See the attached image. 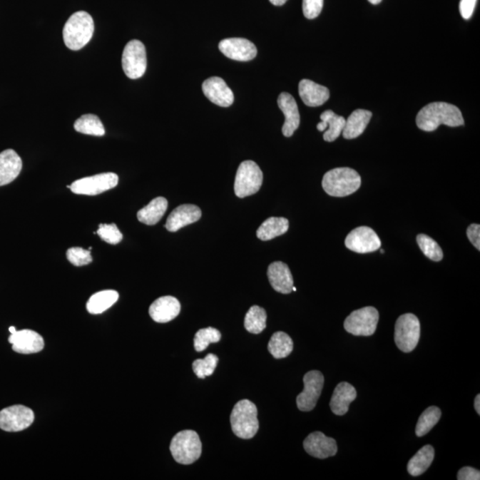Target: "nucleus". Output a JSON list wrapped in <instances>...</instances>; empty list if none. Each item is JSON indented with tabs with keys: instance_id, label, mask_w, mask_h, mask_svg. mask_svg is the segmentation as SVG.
Masks as SVG:
<instances>
[{
	"instance_id": "nucleus-1",
	"label": "nucleus",
	"mask_w": 480,
	"mask_h": 480,
	"mask_svg": "<svg viewBox=\"0 0 480 480\" xmlns=\"http://www.w3.org/2000/svg\"><path fill=\"white\" fill-rule=\"evenodd\" d=\"M417 125L422 131H435L440 125L456 128L464 125L463 114L453 104L432 103L422 108L417 116Z\"/></svg>"
},
{
	"instance_id": "nucleus-2",
	"label": "nucleus",
	"mask_w": 480,
	"mask_h": 480,
	"mask_svg": "<svg viewBox=\"0 0 480 480\" xmlns=\"http://www.w3.org/2000/svg\"><path fill=\"white\" fill-rule=\"evenodd\" d=\"M95 24L91 16L85 11L72 14L63 28V41L68 48L78 51L91 41Z\"/></svg>"
},
{
	"instance_id": "nucleus-3",
	"label": "nucleus",
	"mask_w": 480,
	"mask_h": 480,
	"mask_svg": "<svg viewBox=\"0 0 480 480\" xmlns=\"http://www.w3.org/2000/svg\"><path fill=\"white\" fill-rule=\"evenodd\" d=\"M361 186L359 173L349 168L332 169L325 174L322 187L332 197L342 198L356 193Z\"/></svg>"
},
{
	"instance_id": "nucleus-4",
	"label": "nucleus",
	"mask_w": 480,
	"mask_h": 480,
	"mask_svg": "<svg viewBox=\"0 0 480 480\" xmlns=\"http://www.w3.org/2000/svg\"><path fill=\"white\" fill-rule=\"evenodd\" d=\"M257 409L250 400L243 399L233 407L230 424L234 434L243 439L254 438L259 429Z\"/></svg>"
},
{
	"instance_id": "nucleus-5",
	"label": "nucleus",
	"mask_w": 480,
	"mask_h": 480,
	"mask_svg": "<svg viewBox=\"0 0 480 480\" xmlns=\"http://www.w3.org/2000/svg\"><path fill=\"white\" fill-rule=\"evenodd\" d=\"M170 451L176 463L188 465L200 459L202 444L198 433L194 431L180 432L173 438Z\"/></svg>"
},
{
	"instance_id": "nucleus-6",
	"label": "nucleus",
	"mask_w": 480,
	"mask_h": 480,
	"mask_svg": "<svg viewBox=\"0 0 480 480\" xmlns=\"http://www.w3.org/2000/svg\"><path fill=\"white\" fill-rule=\"evenodd\" d=\"M420 321L414 314H404L397 320L394 339L400 351L406 353L413 352L420 340Z\"/></svg>"
},
{
	"instance_id": "nucleus-7",
	"label": "nucleus",
	"mask_w": 480,
	"mask_h": 480,
	"mask_svg": "<svg viewBox=\"0 0 480 480\" xmlns=\"http://www.w3.org/2000/svg\"><path fill=\"white\" fill-rule=\"evenodd\" d=\"M263 175L255 162L245 160L238 168L234 190L237 197L243 198L257 193L261 189Z\"/></svg>"
},
{
	"instance_id": "nucleus-8",
	"label": "nucleus",
	"mask_w": 480,
	"mask_h": 480,
	"mask_svg": "<svg viewBox=\"0 0 480 480\" xmlns=\"http://www.w3.org/2000/svg\"><path fill=\"white\" fill-rule=\"evenodd\" d=\"M379 321L378 310L374 307L354 310L344 321V328L348 333L356 337H370L377 330Z\"/></svg>"
},
{
	"instance_id": "nucleus-9",
	"label": "nucleus",
	"mask_w": 480,
	"mask_h": 480,
	"mask_svg": "<svg viewBox=\"0 0 480 480\" xmlns=\"http://www.w3.org/2000/svg\"><path fill=\"white\" fill-rule=\"evenodd\" d=\"M122 67L129 78L143 77L147 68L145 46L142 42L133 39L126 44L122 56Z\"/></svg>"
},
{
	"instance_id": "nucleus-10",
	"label": "nucleus",
	"mask_w": 480,
	"mask_h": 480,
	"mask_svg": "<svg viewBox=\"0 0 480 480\" xmlns=\"http://www.w3.org/2000/svg\"><path fill=\"white\" fill-rule=\"evenodd\" d=\"M118 183V176L114 173L89 176L75 180L71 185L67 186L72 193L78 195L96 196L106 191L113 189Z\"/></svg>"
},
{
	"instance_id": "nucleus-11",
	"label": "nucleus",
	"mask_w": 480,
	"mask_h": 480,
	"mask_svg": "<svg viewBox=\"0 0 480 480\" xmlns=\"http://www.w3.org/2000/svg\"><path fill=\"white\" fill-rule=\"evenodd\" d=\"M325 378L321 372L312 370L303 377L305 389L297 396V404L299 410L309 412L315 409L324 387Z\"/></svg>"
},
{
	"instance_id": "nucleus-12",
	"label": "nucleus",
	"mask_w": 480,
	"mask_h": 480,
	"mask_svg": "<svg viewBox=\"0 0 480 480\" xmlns=\"http://www.w3.org/2000/svg\"><path fill=\"white\" fill-rule=\"evenodd\" d=\"M34 413L27 407L16 405L0 411V429L17 432L30 427L34 422Z\"/></svg>"
},
{
	"instance_id": "nucleus-13",
	"label": "nucleus",
	"mask_w": 480,
	"mask_h": 480,
	"mask_svg": "<svg viewBox=\"0 0 480 480\" xmlns=\"http://www.w3.org/2000/svg\"><path fill=\"white\" fill-rule=\"evenodd\" d=\"M381 240L373 229L361 226L353 230L346 237V247L358 254H367L381 247Z\"/></svg>"
},
{
	"instance_id": "nucleus-14",
	"label": "nucleus",
	"mask_w": 480,
	"mask_h": 480,
	"mask_svg": "<svg viewBox=\"0 0 480 480\" xmlns=\"http://www.w3.org/2000/svg\"><path fill=\"white\" fill-rule=\"evenodd\" d=\"M219 49L226 57L235 61H251L257 55L254 43L241 38L223 39L220 42Z\"/></svg>"
},
{
	"instance_id": "nucleus-15",
	"label": "nucleus",
	"mask_w": 480,
	"mask_h": 480,
	"mask_svg": "<svg viewBox=\"0 0 480 480\" xmlns=\"http://www.w3.org/2000/svg\"><path fill=\"white\" fill-rule=\"evenodd\" d=\"M303 447L310 456L319 459L335 456L337 453V441L320 432L310 433L303 441Z\"/></svg>"
},
{
	"instance_id": "nucleus-16",
	"label": "nucleus",
	"mask_w": 480,
	"mask_h": 480,
	"mask_svg": "<svg viewBox=\"0 0 480 480\" xmlns=\"http://www.w3.org/2000/svg\"><path fill=\"white\" fill-rule=\"evenodd\" d=\"M202 90H203L205 96H207V98L216 106L230 107L234 102L232 89L221 78L212 77L207 79L202 85Z\"/></svg>"
},
{
	"instance_id": "nucleus-17",
	"label": "nucleus",
	"mask_w": 480,
	"mask_h": 480,
	"mask_svg": "<svg viewBox=\"0 0 480 480\" xmlns=\"http://www.w3.org/2000/svg\"><path fill=\"white\" fill-rule=\"evenodd\" d=\"M9 342L14 352L21 354H32L41 352L44 348V340L37 332L24 330L11 334Z\"/></svg>"
},
{
	"instance_id": "nucleus-18",
	"label": "nucleus",
	"mask_w": 480,
	"mask_h": 480,
	"mask_svg": "<svg viewBox=\"0 0 480 480\" xmlns=\"http://www.w3.org/2000/svg\"><path fill=\"white\" fill-rule=\"evenodd\" d=\"M200 208L195 205H180L168 216L165 229L170 233L178 232L191 223H196L201 218Z\"/></svg>"
},
{
	"instance_id": "nucleus-19",
	"label": "nucleus",
	"mask_w": 480,
	"mask_h": 480,
	"mask_svg": "<svg viewBox=\"0 0 480 480\" xmlns=\"http://www.w3.org/2000/svg\"><path fill=\"white\" fill-rule=\"evenodd\" d=\"M277 106L286 118L282 128L283 135L291 137L300 126V113L297 103L290 93H281L277 98Z\"/></svg>"
},
{
	"instance_id": "nucleus-20",
	"label": "nucleus",
	"mask_w": 480,
	"mask_h": 480,
	"mask_svg": "<svg viewBox=\"0 0 480 480\" xmlns=\"http://www.w3.org/2000/svg\"><path fill=\"white\" fill-rule=\"evenodd\" d=\"M268 279L274 290L287 295L294 287L293 276L290 267L282 262H274L268 268Z\"/></svg>"
},
{
	"instance_id": "nucleus-21",
	"label": "nucleus",
	"mask_w": 480,
	"mask_h": 480,
	"mask_svg": "<svg viewBox=\"0 0 480 480\" xmlns=\"http://www.w3.org/2000/svg\"><path fill=\"white\" fill-rule=\"evenodd\" d=\"M180 312V305L178 299L163 297L157 299L150 305L149 313L151 319L158 323H168L175 319Z\"/></svg>"
},
{
	"instance_id": "nucleus-22",
	"label": "nucleus",
	"mask_w": 480,
	"mask_h": 480,
	"mask_svg": "<svg viewBox=\"0 0 480 480\" xmlns=\"http://www.w3.org/2000/svg\"><path fill=\"white\" fill-rule=\"evenodd\" d=\"M23 168L21 158L14 150L0 153V187L14 182Z\"/></svg>"
},
{
	"instance_id": "nucleus-23",
	"label": "nucleus",
	"mask_w": 480,
	"mask_h": 480,
	"mask_svg": "<svg viewBox=\"0 0 480 480\" xmlns=\"http://www.w3.org/2000/svg\"><path fill=\"white\" fill-rule=\"evenodd\" d=\"M299 95L302 102L309 107H319L327 102L330 97V90L310 79H302L299 83Z\"/></svg>"
},
{
	"instance_id": "nucleus-24",
	"label": "nucleus",
	"mask_w": 480,
	"mask_h": 480,
	"mask_svg": "<svg viewBox=\"0 0 480 480\" xmlns=\"http://www.w3.org/2000/svg\"><path fill=\"white\" fill-rule=\"evenodd\" d=\"M357 398L356 389L349 382H340L335 389L330 402L332 412L337 416H344L348 412L349 405Z\"/></svg>"
},
{
	"instance_id": "nucleus-25",
	"label": "nucleus",
	"mask_w": 480,
	"mask_h": 480,
	"mask_svg": "<svg viewBox=\"0 0 480 480\" xmlns=\"http://www.w3.org/2000/svg\"><path fill=\"white\" fill-rule=\"evenodd\" d=\"M320 120L321 122L317 125V130L320 132H324L328 128L323 136V138L326 142H334V141L341 136L345 126V118L339 116L333 111L328 110L324 111L320 115Z\"/></svg>"
},
{
	"instance_id": "nucleus-26",
	"label": "nucleus",
	"mask_w": 480,
	"mask_h": 480,
	"mask_svg": "<svg viewBox=\"0 0 480 480\" xmlns=\"http://www.w3.org/2000/svg\"><path fill=\"white\" fill-rule=\"evenodd\" d=\"M372 113L367 110H356L346 120L342 136L345 139L352 140L362 135L370 122Z\"/></svg>"
},
{
	"instance_id": "nucleus-27",
	"label": "nucleus",
	"mask_w": 480,
	"mask_h": 480,
	"mask_svg": "<svg viewBox=\"0 0 480 480\" xmlns=\"http://www.w3.org/2000/svg\"><path fill=\"white\" fill-rule=\"evenodd\" d=\"M168 202L163 197H158L151 200L145 208L141 209L137 213V218L139 222L147 225H157L167 212Z\"/></svg>"
},
{
	"instance_id": "nucleus-28",
	"label": "nucleus",
	"mask_w": 480,
	"mask_h": 480,
	"mask_svg": "<svg viewBox=\"0 0 480 480\" xmlns=\"http://www.w3.org/2000/svg\"><path fill=\"white\" fill-rule=\"evenodd\" d=\"M290 228V222L284 218H270L259 227L256 235L259 240L267 241L283 235Z\"/></svg>"
},
{
	"instance_id": "nucleus-29",
	"label": "nucleus",
	"mask_w": 480,
	"mask_h": 480,
	"mask_svg": "<svg viewBox=\"0 0 480 480\" xmlns=\"http://www.w3.org/2000/svg\"><path fill=\"white\" fill-rule=\"evenodd\" d=\"M435 451L431 445L424 446L411 458L407 464V471L414 477L424 474L434 460Z\"/></svg>"
},
{
	"instance_id": "nucleus-30",
	"label": "nucleus",
	"mask_w": 480,
	"mask_h": 480,
	"mask_svg": "<svg viewBox=\"0 0 480 480\" xmlns=\"http://www.w3.org/2000/svg\"><path fill=\"white\" fill-rule=\"evenodd\" d=\"M118 293L115 290H104L98 292L91 297H90L88 303H86V310L91 314H101L118 300Z\"/></svg>"
},
{
	"instance_id": "nucleus-31",
	"label": "nucleus",
	"mask_w": 480,
	"mask_h": 480,
	"mask_svg": "<svg viewBox=\"0 0 480 480\" xmlns=\"http://www.w3.org/2000/svg\"><path fill=\"white\" fill-rule=\"evenodd\" d=\"M294 342L290 335L284 332H277L270 338L268 349L274 358L277 359L287 358L293 352Z\"/></svg>"
},
{
	"instance_id": "nucleus-32",
	"label": "nucleus",
	"mask_w": 480,
	"mask_h": 480,
	"mask_svg": "<svg viewBox=\"0 0 480 480\" xmlns=\"http://www.w3.org/2000/svg\"><path fill=\"white\" fill-rule=\"evenodd\" d=\"M74 128L76 131L84 133V135L95 136L106 135V129H104L102 121L93 114L83 115L75 122Z\"/></svg>"
},
{
	"instance_id": "nucleus-33",
	"label": "nucleus",
	"mask_w": 480,
	"mask_h": 480,
	"mask_svg": "<svg viewBox=\"0 0 480 480\" xmlns=\"http://www.w3.org/2000/svg\"><path fill=\"white\" fill-rule=\"evenodd\" d=\"M267 313L262 307L254 305L249 309L245 317V328L249 333H262L266 327Z\"/></svg>"
},
{
	"instance_id": "nucleus-34",
	"label": "nucleus",
	"mask_w": 480,
	"mask_h": 480,
	"mask_svg": "<svg viewBox=\"0 0 480 480\" xmlns=\"http://www.w3.org/2000/svg\"><path fill=\"white\" fill-rule=\"evenodd\" d=\"M441 410L436 407H429L421 414L417 422L416 434L422 436L428 434L432 428L438 424L441 417Z\"/></svg>"
},
{
	"instance_id": "nucleus-35",
	"label": "nucleus",
	"mask_w": 480,
	"mask_h": 480,
	"mask_svg": "<svg viewBox=\"0 0 480 480\" xmlns=\"http://www.w3.org/2000/svg\"><path fill=\"white\" fill-rule=\"evenodd\" d=\"M221 340V333L214 327L198 330L194 337V348L198 352L205 351L208 346Z\"/></svg>"
},
{
	"instance_id": "nucleus-36",
	"label": "nucleus",
	"mask_w": 480,
	"mask_h": 480,
	"mask_svg": "<svg viewBox=\"0 0 480 480\" xmlns=\"http://www.w3.org/2000/svg\"><path fill=\"white\" fill-rule=\"evenodd\" d=\"M418 245L426 257L431 259L432 261L439 262L443 259V251L441 247L431 237L425 234H419L417 238Z\"/></svg>"
},
{
	"instance_id": "nucleus-37",
	"label": "nucleus",
	"mask_w": 480,
	"mask_h": 480,
	"mask_svg": "<svg viewBox=\"0 0 480 480\" xmlns=\"http://www.w3.org/2000/svg\"><path fill=\"white\" fill-rule=\"evenodd\" d=\"M218 361V357L214 354H208L203 359L195 360L193 364V372L198 378L204 379L214 374Z\"/></svg>"
},
{
	"instance_id": "nucleus-38",
	"label": "nucleus",
	"mask_w": 480,
	"mask_h": 480,
	"mask_svg": "<svg viewBox=\"0 0 480 480\" xmlns=\"http://www.w3.org/2000/svg\"><path fill=\"white\" fill-rule=\"evenodd\" d=\"M96 233L98 234L101 239L111 245H117L123 239L121 230L118 229L117 225H114V223H111V225H100Z\"/></svg>"
},
{
	"instance_id": "nucleus-39",
	"label": "nucleus",
	"mask_w": 480,
	"mask_h": 480,
	"mask_svg": "<svg viewBox=\"0 0 480 480\" xmlns=\"http://www.w3.org/2000/svg\"><path fill=\"white\" fill-rule=\"evenodd\" d=\"M68 261L77 267L89 265L93 261L91 251L85 250L82 247H71L67 251Z\"/></svg>"
},
{
	"instance_id": "nucleus-40",
	"label": "nucleus",
	"mask_w": 480,
	"mask_h": 480,
	"mask_svg": "<svg viewBox=\"0 0 480 480\" xmlns=\"http://www.w3.org/2000/svg\"><path fill=\"white\" fill-rule=\"evenodd\" d=\"M324 0H302L303 14L307 19H315L322 11Z\"/></svg>"
},
{
	"instance_id": "nucleus-41",
	"label": "nucleus",
	"mask_w": 480,
	"mask_h": 480,
	"mask_svg": "<svg viewBox=\"0 0 480 480\" xmlns=\"http://www.w3.org/2000/svg\"><path fill=\"white\" fill-rule=\"evenodd\" d=\"M476 3H477V0H461L459 6L460 13L465 20H469L472 16Z\"/></svg>"
},
{
	"instance_id": "nucleus-42",
	"label": "nucleus",
	"mask_w": 480,
	"mask_h": 480,
	"mask_svg": "<svg viewBox=\"0 0 480 480\" xmlns=\"http://www.w3.org/2000/svg\"><path fill=\"white\" fill-rule=\"evenodd\" d=\"M467 237L471 244L474 245L478 250H480V225L477 223H474L468 227Z\"/></svg>"
},
{
	"instance_id": "nucleus-43",
	"label": "nucleus",
	"mask_w": 480,
	"mask_h": 480,
	"mask_svg": "<svg viewBox=\"0 0 480 480\" xmlns=\"http://www.w3.org/2000/svg\"><path fill=\"white\" fill-rule=\"evenodd\" d=\"M458 480H479L480 472L471 467L461 468L457 474Z\"/></svg>"
},
{
	"instance_id": "nucleus-44",
	"label": "nucleus",
	"mask_w": 480,
	"mask_h": 480,
	"mask_svg": "<svg viewBox=\"0 0 480 480\" xmlns=\"http://www.w3.org/2000/svg\"><path fill=\"white\" fill-rule=\"evenodd\" d=\"M474 407H475L476 412H477L479 416V414H480V395L479 394L477 395V397H476Z\"/></svg>"
},
{
	"instance_id": "nucleus-45",
	"label": "nucleus",
	"mask_w": 480,
	"mask_h": 480,
	"mask_svg": "<svg viewBox=\"0 0 480 480\" xmlns=\"http://www.w3.org/2000/svg\"><path fill=\"white\" fill-rule=\"evenodd\" d=\"M270 3L273 4L274 6H283L284 4H286L287 0H270Z\"/></svg>"
},
{
	"instance_id": "nucleus-46",
	"label": "nucleus",
	"mask_w": 480,
	"mask_h": 480,
	"mask_svg": "<svg viewBox=\"0 0 480 480\" xmlns=\"http://www.w3.org/2000/svg\"><path fill=\"white\" fill-rule=\"evenodd\" d=\"M371 4H373V5H378V4H380L382 2V0H368Z\"/></svg>"
},
{
	"instance_id": "nucleus-47",
	"label": "nucleus",
	"mask_w": 480,
	"mask_h": 480,
	"mask_svg": "<svg viewBox=\"0 0 480 480\" xmlns=\"http://www.w3.org/2000/svg\"><path fill=\"white\" fill-rule=\"evenodd\" d=\"M9 331H10V333H11V334L16 333V327H9Z\"/></svg>"
}]
</instances>
